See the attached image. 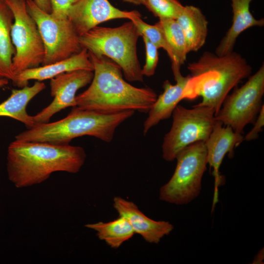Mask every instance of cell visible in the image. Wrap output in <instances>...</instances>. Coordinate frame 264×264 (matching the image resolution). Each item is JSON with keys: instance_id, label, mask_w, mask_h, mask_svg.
I'll use <instances>...</instances> for the list:
<instances>
[{"instance_id": "obj_16", "label": "cell", "mask_w": 264, "mask_h": 264, "mask_svg": "<svg viewBox=\"0 0 264 264\" xmlns=\"http://www.w3.org/2000/svg\"><path fill=\"white\" fill-rule=\"evenodd\" d=\"M174 77L176 81L175 85H172L168 80L164 81L163 92L157 97L148 112V116L143 124L144 135L159 122L169 118L178 103L183 100V92L190 75L183 76L180 73Z\"/></svg>"}, {"instance_id": "obj_3", "label": "cell", "mask_w": 264, "mask_h": 264, "mask_svg": "<svg viewBox=\"0 0 264 264\" xmlns=\"http://www.w3.org/2000/svg\"><path fill=\"white\" fill-rule=\"evenodd\" d=\"M187 69L190 79L183 99L201 96L197 105L212 109L215 115L230 90L252 72L245 59L233 51L221 56L205 51L196 62L189 64Z\"/></svg>"}, {"instance_id": "obj_26", "label": "cell", "mask_w": 264, "mask_h": 264, "mask_svg": "<svg viewBox=\"0 0 264 264\" xmlns=\"http://www.w3.org/2000/svg\"><path fill=\"white\" fill-rule=\"evenodd\" d=\"M78 0H50L52 12L51 15L58 19L67 18L68 8Z\"/></svg>"}, {"instance_id": "obj_32", "label": "cell", "mask_w": 264, "mask_h": 264, "mask_svg": "<svg viewBox=\"0 0 264 264\" xmlns=\"http://www.w3.org/2000/svg\"></svg>"}, {"instance_id": "obj_27", "label": "cell", "mask_w": 264, "mask_h": 264, "mask_svg": "<svg viewBox=\"0 0 264 264\" xmlns=\"http://www.w3.org/2000/svg\"><path fill=\"white\" fill-rule=\"evenodd\" d=\"M254 123V127L244 137V140L246 141L255 140L258 137L259 132L263 131L264 125V105Z\"/></svg>"}, {"instance_id": "obj_18", "label": "cell", "mask_w": 264, "mask_h": 264, "mask_svg": "<svg viewBox=\"0 0 264 264\" xmlns=\"http://www.w3.org/2000/svg\"><path fill=\"white\" fill-rule=\"evenodd\" d=\"M46 88L44 83L36 81L32 86L12 90L10 96L0 104V117H8L24 124L27 129L34 126L33 116L28 114L26 107L29 102Z\"/></svg>"}, {"instance_id": "obj_31", "label": "cell", "mask_w": 264, "mask_h": 264, "mask_svg": "<svg viewBox=\"0 0 264 264\" xmlns=\"http://www.w3.org/2000/svg\"><path fill=\"white\" fill-rule=\"evenodd\" d=\"M9 80L7 79H0V88L8 84Z\"/></svg>"}, {"instance_id": "obj_10", "label": "cell", "mask_w": 264, "mask_h": 264, "mask_svg": "<svg viewBox=\"0 0 264 264\" xmlns=\"http://www.w3.org/2000/svg\"><path fill=\"white\" fill-rule=\"evenodd\" d=\"M264 65L247 82L224 99L215 119L242 134L246 125L254 123L262 107Z\"/></svg>"}, {"instance_id": "obj_25", "label": "cell", "mask_w": 264, "mask_h": 264, "mask_svg": "<svg viewBox=\"0 0 264 264\" xmlns=\"http://www.w3.org/2000/svg\"><path fill=\"white\" fill-rule=\"evenodd\" d=\"M141 37L145 44L146 50V62L142 68V73L143 76L150 77L154 74L157 65L158 49L145 37Z\"/></svg>"}, {"instance_id": "obj_23", "label": "cell", "mask_w": 264, "mask_h": 264, "mask_svg": "<svg viewBox=\"0 0 264 264\" xmlns=\"http://www.w3.org/2000/svg\"><path fill=\"white\" fill-rule=\"evenodd\" d=\"M138 17L133 19L132 21L139 31L141 36H144L153 44L158 49L160 48L165 50L169 56L171 63L172 69L174 75L175 76L180 72V67L177 64L176 60L165 37L163 31L156 22L154 25L145 22Z\"/></svg>"}, {"instance_id": "obj_5", "label": "cell", "mask_w": 264, "mask_h": 264, "mask_svg": "<svg viewBox=\"0 0 264 264\" xmlns=\"http://www.w3.org/2000/svg\"><path fill=\"white\" fill-rule=\"evenodd\" d=\"M140 36L130 21L116 27L97 26L80 36L79 40L82 48L89 54L106 57L119 66L127 80L142 82L144 76L137 54Z\"/></svg>"}, {"instance_id": "obj_1", "label": "cell", "mask_w": 264, "mask_h": 264, "mask_svg": "<svg viewBox=\"0 0 264 264\" xmlns=\"http://www.w3.org/2000/svg\"><path fill=\"white\" fill-rule=\"evenodd\" d=\"M86 156L80 146L15 139L7 150L9 179L23 188L42 183L54 172L77 173Z\"/></svg>"}, {"instance_id": "obj_4", "label": "cell", "mask_w": 264, "mask_h": 264, "mask_svg": "<svg viewBox=\"0 0 264 264\" xmlns=\"http://www.w3.org/2000/svg\"><path fill=\"white\" fill-rule=\"evenodd\" d=\"M134 113V110H128L105 114L75 106L63 119L36 124L20 132L15 138L23 141L67 145L75 138L88 135L110 142L117 128Z\"/></svg>"}, {"instance_id": "obj_28", "label": "cell", "mask_w": 264, "mask_h": 264, "mask_svg": "<svg viewBox=\"0 0 264 264\" xmlns=\"http://www.w3.org/2000/svg\"><path fill=\"white\" fill-rule=\"evenodd\" d=\"M35 3L42 10L51 13L52 8L50 0H33Z\"/></svg>"}, {"instance_id": "obj_6", "label": "cell", "mask_w": 264, "mask_h": 264, "mask_svg": "<svg viewBox=\"0 0 264 264\" xmlns=\"http://www.w3.org/2000/svg\"><path fill=\"white\" fill-rule=\"evenodd\" d=\"M177 164L169 181L159 190V198L176 205L190 203L200 194L201 181L208 164L205 142L198 141L177 154Z\"/></svg>"}, {"instance_id": "obj_24", "label": "cell", "mask_w": 264, "mask_h": 264, "mask_svg": "<svg viewBox=\"0 0 264 264\" xmlns=\"http://www.w3.org/2000/svg\"><path fill=\"white\" fill-rule=\"evenodd\" d=\"M142 4L159 19H176L184 6L177 0H143Z\"/></svg>"}, {"instance_id": "obj_22", "label": "cell", "mask_w": 264, "mask_h": 264, "mask_svg": "<svg viewBox=\"0 0 264 264\" xmlns=\"http://www.w3.org/2000/svg\"><path fill=\"white\" fill-rule=\"evenodd\" d=\"M157 22L163 31L177 64L181 67L185 63L188 54L185 37L181 27L176 19H159Z\"/></svg>"}, {"instance_id": "obj_21", "label": "cell", "mask_w": 264, "mask_h": 264, "mask_svg": "<svg viewBox=\"0 0 264 264\" xmlns=\"http://www.w3.org/2000/svg\"><path fill=\"white\" fill-rule=\"evenodd\" d=\"M85 227L95 231L98 238L113 248L119 247L135 233L128 220L122 216L108 222L87 224Z\"/></svg>"}, {"instance_id": "obj_15", "label": "cell", "mask_w": 264, "mask_h": 264, "mask_svg": "<svg viewBox=\"0 0 264 264\" xmlns=\"http://www.w3.org/2000/svg\"><path fill=\"white\" fill-rule=\"evenodd\" d=\"M78 70L93 71V66L88 52L86 49L70 57L50 64L24 70L16 75L13 85L23 88L28 81H43L51 79L63 73Z\"/></svg>"}, {"instance_id": "obj_30", "label": "cell", "mask_w": 264, "mask_h": 264, "mask_svg": "<svg viewBox=\"0 0 264 264\" xmlns=\"http://www.w3.org/2000/svg\"><path fill=\"white\" fill-rule=\"evenodd\" d=\"M124 2L132 3L135 5H140L142 4L143 0H123Z\"/></svg>"}, {"instance_id": "obj_2", "label": "cell", "mask_w": 264, "mask_h": 264, "mask_svg": "<svg viewBox=\"0 0 264 264\" xmlns=\"http://www.w3.org/2000/svg\"><path fill=\"white\" fill-rule=\"evenodd\" d=\"M89 56L93 77L89 87L76 96L77 107L105 114L128 110L149 111L157 97L153 89L128 83L120 66L110 59Z\"/></svg>"}, {"instance_id": "obj_17", "label": "cell", "mask_w": 264, "mask_h": 264, "mask_svg": "<svg viewBox=\"0 0 264 264\" xmlns=\"http://www.w3.org/2000/svg\"><path fill=\"white\" fill-rule=\"evenodd\" d=\"M232 8V24L220 41L215 50V54L221 56L233 51L237 38L248 28L264 25V19H256L250 11L252 0H230Z\"/></svg>"}, {"instance_id": "obj_19", "label": "cell", "mask_w": 264, "mask_h": 264, "mask_svg": "<svg viewBox=\"0 0 264 264\" xmlns=\"http://www.w3.org/2000/svg\"><path fill=\"white\" fill-rule=\"evenodd\" d=\"M184 33L188 53L197 51L204 44L208 34V21L201 10L184 6L176 19Z\"/></svg>"}, {"instance_id": "obj_7", "label": "cell", "mask_w": 264, "mask_h": 264, "mask_svg": "<svg viewBox=\"0 0 264 264\" xmlns=\"http://www.w3.org/2000/svg\"><path fill=\"white\" fill-rule=\"evenodd\" d=\"M215 116V111L206 106L196 105L192 109H187L177 105L172 113L171 129L164 137L163 158L172 161L189 145L198 141L205 142L216 122Z\"/></svg>"}, {"instance_id": "obj_29", "label": "cell", "mask_w": 264, "mask_h": 264, "mask_svg": "<svg viewBox=\"0 0 264 264\" xmlns=\"http://www.w3.org/2000/svg\"><path fill=\"white\" fill-rule=\"evenodd\" d=\"M264 259V250L263 249L262 250H261L256 258H255L254 260L253 261V264H262V260Z\"/></svg>"}, {"instance_id": "obj_12", "label": "cell", "mask_w": 264, "mask_h": 264, "mask_svg": "<svg viewBox=\"0 0 264 264\" xmlns=\"http://www.w3.org/2000/svg\"><path fill=\"white\" fill-rule=\"evenodd\" d=\"M141 17L135 10L125 11L112 5L109 0H78L68 8L67 18L79 36L87 33L102 22L118 19Z\"/></svg>"}, {"instance_id": "obj_13", "label": "cell", "mask_w": 264, "mask_h": 264, "mask_svg": "<svg viewBox=\"0 0 264 264\" xmlns=\"http://www.w3.org/2000/svg\"><path fill=\"white\" fill-rule=\"evenodd\" d=\"M113 206L119 216L128 220L134 233L141 235L148 242L158 243L174 229V226L169 222L154 220L149 218L134 203L121 197L114 198Z\"/></svg>"}, {"instance_id": "obj_8", "label": "cell", "mask_w": 264, "mask_h": 264, "mask_svg": "<svg viewBox=\"0 0 264 264\" xmlns=\"http://www.w3.org/2000/svg\"><path fill=\"white\" fill-rule=\"evenodd\" d=\"M4 1L14 17L11 37L16 50L12 70L16 76L24 70L42 64L44 48L37 24L27 10L26 0Z\"/></svg>"}, {"instance_id": "obj_20", "label": "cell", "mask_w": 264, "mask_h": 264, "mask_svg": "<svg viewBox=\"0 0 264 264\" xmlns=\"http://www.w3.org/2000/svg\"><path fill=\"white\" fill-rule=\"evenodd\" d=\"M13 21L10 8L4 0H0V79H7L13 83L16 79L12 70L16 50L11 37Z\"/></svg>"}, {"instance_id": "obj_14", "label": "cell", "mask_w": 264, "mask_h": 264, "mask_svg": "<svg viewBox=\"0 0 264 264\" xmlns=\"http://www.w3.org/2000/svg\"><path fill=\"white\" fill-rule=\"evenodd\" d=\"M244 140L242 134L235 132L231 127L224 126L216 120L212 131L205 142L207 163L213 169L216 188L222 181L220 168L225 155L230 157L234 154V149Z\"/></svg>"}, {"instance_id": "obj_11", "label": "cell", "mask_w": 264, "mask_h": 264, "mask_svg": "<svg viewBox=\"0 0 264 264\" xmlns=\"http://www.w3.org/2000/svg\"><path fill=\"white\" fill-rule=\"evenodd\" d=\"M93 71L78 70L59 74L50 79L52 102L33 116L36 125L49 122L51 117L60 110L76 106V93L82 88L90 83Z\"/></svg>"}, {"instance_id": "obj_9", "label": "cell", "mask_w": 264, "mask_h": 264, "mask_svg": "<svg viewBox=\"0 0 264 264\" xmlns=\"http://www.w3.org/2000/svg\"><path fill=\"white\" fill-rule=\"evenodd\" d=\"M26 6L43 42L44 56L42 65L66 59L81 51L79 36L67 18H54L40 8L33 0H26Z\"/></svg>"}]
</instances>
